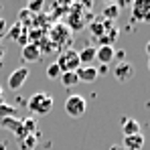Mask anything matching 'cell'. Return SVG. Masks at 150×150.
Segmentation results:
<instances>
[{
  "label": "cell",
  "mask_w": 150,
  "mask_h": 150,
  "mask_svg": "<svg viewBox=\"0 0 150 150\" xmlns=\"http://www.w3.org/2000/svg\"><path fill=\"white\" fill-rule=\"evenodd\" d=\"M132 75H134V67L130 63H126V61H122L120 65H116V69H114V77L118 81H128Z\"/></svg>",
  "instance_id": "8fae6325"
},
{
  "label": "cell",
  "mask_w": 150,
  "mask_h": 150,
  "mask_svg": "<svg viewBox=\"0 0 150 150\" xmlns=\"http://www.w3.org/2000/svg\"><path fill=\"white\" fill-rule=\"evenodd\" d=\"M25 33H26V28H25L23 25H21V23H16V25H14L12 28H10L8 37H10V39H14V41H18V39H21V37H23Z\"/></svg>",
  "instance_id": "ffe728a7"
},
{
  "label": "cell",
  "mask_w": 150,
  "mask_h": 150,
  "mask_svg": "<svg viewBox=\"0 0 150 150\" xmlns=\"http://www.w3.org/2000/svg\"><path fill=\"white\" fill-rule=\"evenodd\" d=\"M0 39H2V35H0Z\"/></svg>",
  "instance_id": "f1b7e54d"
},
{
  "label": "cell",
  "mask_w": 150,
  "mask_h": 150,
  "mask_svg": "<svg viewBox=\"0 0 150 150\" xmlns=\"http://www.w3.org/2000/svg\"><path fill=\"white\" fill-rule=\"evenodd\" d=\"M132 18L138 23H150V2L138 0L132 4Z\"/></svg>",
  "instance_id": "52a82bcc"
},
{
  "label": "cell",
  "mask_w": 150,
  "mask_h": 150,
  "mask_svg": "<svg viewBox=\"0 0 150 150\" xmlns=\"http://www.w3.org/2000/svg\"><path fill=\"white\" fill-rule=\"evenodd\" d=\"M114 55H116V49L110 47V45H101V47H96V61H100L101 65H110L114 61Z\"/></svg>",
  "instance_id": "ba28073f"
},
{
  "label": "cell",
  "mask_w": 150,
  "mask_h": 150,
  "mask_svg": "<svg viewBox=\"0 0 150 150\" xmlns=\"http://www.w3.org/2000/svg\"><path fill=\"white\" fill-rule=\"evenodd\" d=\"M16 114V108L14 105H8V103H0V120H4V118H10V116H14Z\"/></svg>",
  "instance_id": "d6986e66"
},
{
  "label": "cell",
  "mask_w": 150,
  "mask_h": 150,
  "mask_svg": "<svg viewBox=\"0 0 150 150\" xmlns=\"http://www.w3.org/2000/svg\"><path fill=\"white\" fill-rule=\"evenodd\" d=\"M47 77L49 79H57V77H61V69H59V65L57 63H51V65H47Z\"/></svg>",
  "instance_id": "44dd1931"
},
{
  "label": "cell",
  "mask_w": 150,
  "mask_h": 150,
  "mask_svg": "<svg viewBox=\"0 0 150 150\" xmlns=\"http://www.w3.org/2000/svg\"><path fill=\"white\" fill-rule=\"evenodd\" d=\"M79 57V67H91V63L96 61V47H85L77 53Z\"/></svg>",
  "instance_id": "7c38bea8"
},
{
  "label": "cell",
  "mask_w": 150,
  "mask_h": 150,
  "mask_svg": "<svg viewBox=\"0 0 150 150\" xmlns=\"http://www.w3.org/2000/svg\"><path fill=\"white\" fill-rule=\"evenodd\" d=\"M148 69H150V57H148Z\"/></svg>",
  "instance_id": "83f0119b"
},
{
  "label": "cell",
  "mask_w": 150,
  "mask_h": 150,
  "mask_svg": "<svg viewBox=\"0 0 150 150\" xmlns=\"http://www.w3.org/2000/svg\"><path fill=\"white\" fill-rule=\"evenodd\" d=\"M61 69V73H71L79 69V57H77V51L75 49H63L59 53V59L55 61Z\"/></svg>",
  "instance_id": "7a4b0ae2"
},
{
  "label": "cell",
  "mask_w": 150,
  "mask_h": 150,
  "mask_svg": "<svg viewBox=\"0 0 150 150\" xmlns=\"http://www.w3.org/2000/svg\"><path fill=\"white\" fill-rule=\"evenodd\" d=\"M2 59H4V49L0 47V63H2Z\"/></svg>",
  "instance_id": "cb8c5ba5"
},
{
  "label": "cell",
  "mask_w": 150,
  "mask_h": 150,
  "mask_svg": "<svg viewBox=\"0 0 150 150\" xmlns=\"http://www.w3.org/2000/svg\"><path fill=\"white\" fill-rule=\"evenodd\" d=\"M124 150H126V148H124Z\"/></svg>",
  "instance_id": "f546056e"
},
{
  "label": "cell",
  "mask_w": 150,
  "mask_h": 150,
  "mask_svg": "<svg viewBox=\"0 0 150 150\" xmlns=\"http://www.w3.org/2000/svg\"><path fill=\"white\" fill-rule=\"evenodd\" d=\"M2 128L10 130L18 142H21V140H23V138L26 136L25 130H23V120H21V118H16V116H10V118H4V120H0V130H2Z\"/></svg>",
  "instance_id": "5b68a950"
},
{
  "label": "cell",
  "mask_w": 150,
  "mask_h": 150,
  "mask_svg": "<svg viewBox=\"0 0 150 150\" xmlns=\"http://www.w3.org/2000/svg\"><path fill=\"white\" fill-rule=\"evenodd\" d=\"M146 53H148V57H150V41L146 43Z\"/></svg>",
  "instance_id": "d4e9b609"
},
{
  "label": "cell",
  "mask_w": 150,
  "mask_h": 150,
  "mask_svg": "<svg viewBox=\"0 0 150 150\" xmlns=\"http://www.w3.org/2000/svg\"><path fill=\"white\" fill-rule=\"evenodd\" d=\"M23 130L25 134H37V120L35 118H23Z\"/></svg>",
  "instance_id": "ac0fdd59"
},
{
  "label": "cell",
  "mask_w": 150,
  "mask_h": 150,
  "mask_svg": "<svg viewBox=\"0 0 150 150\" xmlns=\"http://www.w3.org/2000/svg\"><path fill=\"white\" fill-rule=\"evenodd\" d=\"M0 103H2V85H0Z\"/></svg>",
  "instance_id": "4316f807"
},
{
  "label": "cell",
  "mask_w": 150,
  "mask_h": 150,
  "mask_svg": "<svg viewBox=\"0 0 150 150\" xmlns=\"http://www.w3.org/2000/svg\"><path fill=\"white\" fill-rule=\"evenodd\" d=\"M41 8H43V2H41V0H35V2H30V4L26 6V10H28L30 14H37V12H41Z\"/></svg>",
  "instance_id": "7402d4cb"
},
{
  "label": "cell",
  "mask_w": 150,
  "mask_h": 150,
  "mask_svg": "<svg viewBox=\"0 0 150 150\" xmlns=\"http://www.w3.org/2000/svg\"><path fill=\"white\" fill-rule=\"evenodd\" d=\"M47 39H49L57 49H59V47H65V45L71 41V30L67 28V25H53L49 28Z\"/></svg>",
  "instance_id": "3957f363"
},
{
  "label": "cell",
  "mask_w": 150,
  "mask_h": 150,
  "mask_svg": "<svg viewBox=\"0 0 150 150\" xmlns=\"http://www.w3.org/2000/svg\"><path fill=\"white\" fill-rule=\"evenodd\" d=\"M122 132H124V136L140 134V124H138V120H134V118H124V120H122Z\"/></svg>",
  "instance_id": "5bb4252c"
},
{
  "label": "cell",
  "mask_w": 150,
  "mask_h": 150,
  "mask_svg": "<svg viewBox=\"0 0 150 150\" xmlns=\"http://www.w3.org/2000/svg\"><path fill=\"white\" fill-rule=\"evenodd\" d=\"M4 30H6V21H4V18L0 16V35H2Z\"/></svg>",
  "instance_id": "603a6c76"
},
{
  "label": "cell",
  "mask_w": 150,
  "mask_h": 150,
  "mask_svg": "<svg viewBox=\"0 0 150 150\" xmlns=\"http://www.w3.org/2000/svg\"><path fill=\"white\" fill-rule=\"evenodd\" d=\"M112 150H124L122 146H112Z\"/></svg>",
  "instance_id": "484cf974"
},
{
  "label": "cell",
  "mask_w": 150,
  "mask_h": 150,
  "mask_svg": "<svg viewBox=\"0 0 150 150\" xmlns=\"http://www.w3.org/2000/svg\"><path fill=\"white\" fill-rule=\"evenodd\" d=\"M61 83H63V87H73V85H77L79 83V79H77V75H75V71H71V73H61Z\"/></svg>",
  "instance_id": "e0dca14e"
},
{
  "label": "cell",
  "mask_w": 150,
  "mask_h": 150,
  "mask_svg": "<svg viewBox=\"0 0 150 150\" xmlns=\"http://www.w3.org/2000/svg\"><path fill=\"white\" fill-rule=\"evenodd\" d=\"M87 110V101L83 96H69L65 100V114L69 118H81Z\"/></svg>",
  "instance_id": "277c9868"
},
{
  "label": "cell",
  "mask_w": 150,
  "mask_h": 150,
  "mask_svg": "<svg viewBox=\"0 0 150 150\" xmlns=\"http://www.w3.org/2000/svg\"><path fill=\"white\" fill-rule=\"evenodd\" d=\"M26 108L35 114V116H47L51 110H53V96L47 91H37L33 93L28 101H26Z\"/></svg>",
  "instance_id": "6da1fadb"
},
{
  "label": "cell",
  "mask_w": 150,
  "mask_h": 150,
  "mask_svg": "<svg viewBox=\"0 0 150 150\" xmlns=\"http://www.w3.org/2000/svg\"><path fill=\"white\" fill-rule=\"evenodd\" d=\"M39 132L37 134H28V136H25L18 144H21V150H35V146H37V142H39Z\"/></svg>",
  "instance_id": "9a60e30c"
},
{
  "label": "cell",
  "mask_w": 150,
  "mask_h": 150,
  "mask_svg": "<svg viewBox=\"0 0 150 150\" xmlns=\"http://www.w3.org/2000/svg\"><path fill=\"white\" fill-rule=\"evenodd\" d=\"M144 146V136L142 134H134V136H124V146L126 150H142Z\"/></svg>",
  "instance_id": "4fadbf2b"
},
{
  "label": "cell",
  "mask_w": 150,
  "mask_h": 150,
  "mask_svg": "<svg viewBox=\"0 0 150 150\" xmlns=\"http://www.w3.org/2000/svg\"><path fill=\"white\" fill-rule=\"evenodd\" d=\"M41 49L37 47V45H25L23 51H21V59H23V63H37V61H41Z\"/></svg>",
  "instance_id": "9c48e42d"
},
{
  "label": "cell",
  "mask_w": 150,
  "mask_h": 150,
  "mask_svg": "<svg viewBox=\"0 0 150 150\" xmlns=\"http://www.w3.org/2000/svg\"><path fill=\"white\" fill-rule=\"evenodd\" d=\"M118 14H120V4H105L103 6V21L108 18L112 23V21L118 18Z\"/></svg>",
  "instance_id": "2e32d148"
},
{
  "label": "cell",
  "mask_w": 150,
  "mask_h": 150,
  "mask_svg": "<svg viewBox=\"0 0 150 150\" xmlns=\"http://www.w3.org/2000/svg\"><path fill=\"white\" fill-rule=\"evenodd\" d=\"M26 79H28V67H18L16 71H12V73L8 75V79H6L8 89H12V91L21 89L26 83Z\"/></svg>",
  "instance_id": "8992f818"
},
{
  "label": "cell",
  "mask_w": 150,
  "mask_h": 150,
  "mask_svg": "<svg viewBox=\"0 0 150 150\" xmlns=\"http://www.w3.org/2000/svg\"><path fill=\"white\" fill-rule=\"evenodd\" d=\"M77 79H79V83H93L96 79H98V69L91 65V67H79L77 71Z\"/></svg>",
  "instance_id": "30bf717a"
}]
</instances>
